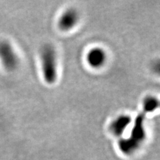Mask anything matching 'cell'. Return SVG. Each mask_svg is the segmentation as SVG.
Returning a JSON list of instances; mask_svg holds the SVG:
<instances>
[{
  "label": "cell",
  "instance_id": "cell-7",
  "mask_svg": "<svg viewBox=\"0 0 160 160\" xmlns=\"http://www.w3.org/2000/svg\"><path fill=\"white\" fill-rule=\"evenodd\" d=\"M159 101L154 96H148L144 99L143 102V113H152L158 108Z\"/></svg>",
  "mask_w": 160,
  "mask_h": 160
},
{
  "label": "cell",
  "instance_id": "cell-3",
  "mask_svg": "<svg viewBox=\"0 0 160 160\" xmlns=\"http://www.w3.org/2000/svg\"><path fill=\"white\" fill-rule=\"evenodd\" d=\"M0 59L8 69L12 70L16 68L18 59L13 48L6 42H0Z\"/></svg>",
  "mask_w": 160,
  "mask_h": 160
},
{
  "label": "cell",
  "instance_id": "cell-5",
  "mask_svg": "<svg viewBox=\"0 0 160 160\" xmlns=\"http://www.w3.org/2000/svg\"><path fill=\"white\" fill-rule=\"evenodd\" d=\"M107 55L101 48H93L88 52L86 61L90 67L94 69L102 68L106 62Z\"/></svg>",
  "mask_w": 160,
  "mask_h": 160
},
{
  "label": "cell",
  "instance_id": "cell-6",
  "mask_svg": "<svg viewBox=\"0 0 160 160\" xmlns=\"http://www.w3.org/2000/svg\"><path fill=\"white\" fill-rule=\"evenodd\" d=\"M132 118L128 115H121L115 119L109 126V129L113 135L121 136L132 122Z\"/></svg>",
  "mask_w": 160,
  "mask_h": 160
},
{
  "label": "cell",
  "instance_id": "cell-4",
  "mask_svg": "<svg viewBox=\"0 0 160 160\" xmlns=\"http://www.w3.org/2000/svg\"><path fill=\"white\" fill-rule=\"evenodd\" d=\"M79 21V14L77 10L70 8L66 10L59 19L58 26L63 31H68L76 26Z\"/></svg>",
  "mask_w": 160,
  "mask_h": 160
},
{
  "label": "cell",
  "instance_id": "cell-2",
  "mask_svg": "<svg viewBox=\"0 0 160 160\" xmlns=\"http://www.w3.org/2000/svg\"><path fill=\"white\" fill-rule=\"evenodd\" d=\"M43 76L48 84L56 82L58 78L56 52L51 45H45L41 51Z\"/></svg>",
  "mask_w": 160,
  "mask_h": 160
},
{
  "label": "cell",
  "instance_id": "cell-1",
  "mask_svg": "<svg viewBox=\"0 0 160 160\" xmlns=\"http://www.w3.org/2000/svg\"><path fill=\"white\" fill-rule=\"evenodd\" d=\"M144 119L145 113L138 115L135 119L130 136L126 139L119 140L118 146L123 154L132 155L136 152L146 139Z\"/></svg>",
  "mask_w": 160,
  "mask_h": 160
}]
</instances>
